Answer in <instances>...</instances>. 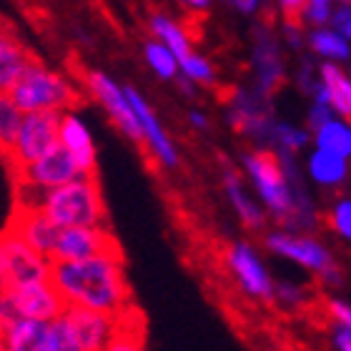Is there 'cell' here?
Here are the masks:
<instances>
[{
  "mask_svg": "<svg viewBox=\"0 0 351 351\" xmlns=\"http://www.w3.org/2000/svg\"><path fill=\"white\" fill-rule=\"evenodd\" d=\"M51 281L68 306H86L106 314H123L133 306L121 249L81 261H53Z\"/></svg>",
  "mask_w": 351,
  "mask_h": 351,
  "instance_id": "1",
  "label": "cell"
},
{
  "mask_svg": "<svg viewBox=\"0 0 351 351\" xmlns=\"http://www.w3.org/2000/svg\"><path fill=\"white\" fill-rule=\"evenodd\" d=\"M21 189H25V186H21ZM30 191L36 196H25L23 191H18L21 193L18 201L43 211L60 228L106 226V204H103L101 186L95 181V176H83V178H75L71 183H63L58 189Z\"/></svg>",
  "mask_w": 351,
  "mask_h": 351,
  "instance_id": "2",
  "label": "cell"
},
{
  "mask_svg": "<svg viewBox=\"0 0 351 351\" xmlns=\"http://www.w3.org/2000/svg\"><path fill=\"white\" fill-rule=\"evenodd\" d=\"M13 101L23 113H38V110H60L68 113L81 103V93L66 75L48 71L43 63L33 60L21 81L10 90Z\"/></svg>",
  "mask_w": 351,
  "mask_h": 351,
  "instance_id": "3",
  "label": "cell"
},
{
  "mask_svg": "<svg viewBox=\"0 0 351 351\" xmlns=\"http://www.w3.org/2000/svg\"><path fill=\"white\" fill-rule=\"evenodd\" d=\"M266 249L281 258H289L301 269L316 274L326 284H341V271H339V263L334 261V254L314 236L289 231V228L271 231L266 236Z\"/></svg>",
  "mask_w": 351,
  "mask_h": 351,
  "instance_id": "4",
  "label": "cell"
},
{
  "mask_svg": "<svg viewBox=\"0 0 351 351\" xmlns=\"http://www.w3.org/2000/svg\"><path fill=\"white\" fill-rule=\"evenodd\" d=\"M60 121L63 113L60 110H38V113H25L21 125V133L15 138L13 151L3 158L8 163L10 173L18 169L28 166V163L38 161L40 156L60 143Z\"/></svg>",
  "mask_w": 351,
  "mask_h": 351,
  "instance_id": "5",
  "label": "cell"
},
{
  "mask_svg": "<svg viewBox=\"0 0 351 351\" xmlns=\"http://www.w3.org/2000/svg\"><path fill=\"white\" fill-rule=\"evenodd\" d=\"M53 261L25 243L13 231L0 234V289H15V286L51 278Z\"/></svg>",
  "mask_w": 351,
  "mask_h": 351,
  "instance_id": "6",
  "label": "cell"
},
{
  "mask_svg": "<svg viewBox=\"0 0 351 351\" xmlns=\"http://www.w3.org/2000/svg\"><path fill=\"white\" fill-rule=\"evenodd\" d=\"M226 266L234 281L246 296L258 301H274L276 281L271 276L269 266L258 256V251L246 241H234L226 249Z\"/></svg>",
  "mask_w": 351,
  "mask_h": 351,
  "instance_id": "7",
  "label": "cell"
},
{
  "mask_svg": "<svg viewBox=\"0 0 351 351\" xmlns=\"http://www.w3.org/2000/svg\"><path fill=\"white\" fill-rule=\"evenodd\" d=\"M83 83L90 90L95 101L101 103L110 121L125 133V138H131L133 143H143V131H141L138 116L131 106V98L125 93L123 86H118L116 81H110L108 75L101 71H86L83 73Z\"/></svg>",
  "mask_w": 351,
  "mask_h": 351,
  "instance_id": "8",
  "label": "cell"
},
{
  "mask_svg": "<svg viewBox=\"0 0 351 351\" xmlns=\"http://www.w3.org/2000/svg\"><path fill=\"white\" fill-rule=\"evenodd\" d=\"M13 176H15V181H18V186L36 189V191H48V189H58L63 183L75 181V178H83V176H88V173H83L78 161L58 143L53 151L40 156L38 161L18 169Z\"/></svg>",
  "mask_w": 351,
  "mask_h": 351,
  "instance_id": "9",
  "label": "cell"
},
{
  "mask_svg": "<svg viewBox=\"0 0 351 351\" xmlns=\"http://www.w3.org/2000/svg\"><path fill=\"white\" fill-rule=\"evenodd\" d=\"M78 341L81 351H103L118 331V314H106L86 306H66L60 316Z\"/></svg>",
  "mask_w": 351,
  "mask_h": 351,
  "instance_id": "10",
  "label": "cell"
},
{
  "mask_svg": "<svg viewBox=\"0 0 351 351\" xmlns=\"http://www.w3.org/2000/svg\"><path fill=\"white\" fill-rule=\"evenodd\" d=\"M15 301V308L23 319H36V322H56L66 311V299L60 296L51 278L43 281H30V284L8 289Z\"/></svg>",
  "mask_w": 351,
  "mask_h": 351,
  "instance_id": "11",
  "label": "cell"
},
{
  "mask_svg": "<svg viewBox=\"0 0 351 351\" xmlns=\"http://www.w3.org/2000/svg\"><path fill=\"white\" fill-rule=\"evenodd\" d=\"M8 231L18 234L25 243H30L36 251H40L43 256H48L53 261V251L58 246L60 231L63 228L58 223H53L43 211H38L33 206L15 201L13 216L8 221Z\"/></svg>",
  "mask_w": 351,
  "mask_h": 351,
  "instance_id": "12",
  "label": "cell"
},
{
  "mask_svg": "<svg viewBox=\"0 0 351 351\" xmlns=\"http://www.w3.org/2000/svg\"><path fill=\"white\" fill-rule=\"evenodd\" d=\"M116 236L106 226H73L63 228L58 246L53 251V261H81V258L98 256L106 251H118Z\"/></svg>",
  "mask_w": 351,
  "mask_h": 351,
  "instance_id": "13",
  "label": "cell"
},
{
  "mask_svg": "<svg viewBox=\"0 0 351 351\" xmlns=\"http://www.w3.org/2000/svg\"><path fill=\"white\" fill-rule=\"evenodd\" d=\"M125 93H128L133 110H136V116H138L141 131H143V146L151 151V156L156 158L158 166H163V169H176V166H178V151H176L173 141L169 138V133H166V128L161 125L158 116L154 113V108L148 106V101L136 90V88L125 86Z\"/></svg>",
  "mask_w": 351,
  "mask_h": 351,
  "instance_id": "14",
  "label": "cell"
},
{
  "mask_svg": "<svg viewBox=\"0 0 351 351\" xmlns=\"http://www.w3.org/2000/svg\"><path fill=\"white\" fill-rule=\"evenodd\" d=\"M254 71H256V90L263 98H271L286 81V68L281 58V48L271 33H256L254 48Z\"/></svg>",
  "mask_w": 351,
  "mask_h": 351,
  "instance_id": "15",
  "label": "cell"
},
{
  "mask_svg": "<svg viewBox=\"0 0 351 351\" xmlns=\"http://www.w3.org/2000/svg\"><path fill=\"white\" fill-rule=\"evenodd\" d=\"M60 146L66 148L68 154L73 156L78 166L83 169V173L95 176V143L90 136V128L86 125L75 110L63 113L60 121Z\"/></svg>",
  "mask_w": 351,
  "mask_h": 351,
  "instance_id": "16",
  "label": "cell"
},
{
  "mask_svg": "<svg viewBox=\"0 0 351 351\" xmlns=\"http://www.w3.org/2000/svg\"><path fill=\"white\" fill-rule=\"evenodd\" d=\"M223 191L228 196V204L236 211V216L241 219V223L251 231H258L266 223V216H263V208L256 198L251 196L246 186L241 181V173L234 169V166H226L223 169Z\"/></svg>",
  "mask_w": 351,
  "mask_h": 351,
  "instance_id": "17",
  "label": "cell"
},
{
  "mask_svg": "<svg viewBox=\"0 0 351 351\" xmlns=\"http://www.w3.org/2000/svg\"><path fill=\"white\" fill-rule=\"evenodd\" d=\"M304 171L316 186L322 189H339L349 181L351 166L346 156L331 154V151H322V148H314L311 154L306 156V163H304Z\"/></svg>",
  "mask_w": 351,
  "mask_h": 351,
  "instance_id": "18",
  "label": "cell"
},
{
  "mask_svg": "<svg viewBox=\"0 0 351 351\" xmlns=\"http://www.w3.org/2000/svg\"><path fill=\"white\" fill-rule=\"evenodd\" d=\"M8 351H48L51 339V322H36V319H21L3 334Z\"/></svg>",
  "mask_w": 351,
  "mask_h": 351,
  "instance_id": "19",
  "label": "cell"
},
{
  "mask_svg": "<svg viewBox=\"0 0 351 351\" xmlns=\"http://www.w3.org/2000/svg\"><path fill=\"white\" fill-rule=\"evenodd\" d=\"M33 60L36 58L13 36L3 38L0 40V93H10Z\"/></svg>",
  "mask_w": 351,
  "mask_h": 351,
  "instance_id": "20",
  "label": "cell"
},
{
  "mask_svg": "<svg viewBox=\"0 0 351 351\" xmlns=\"http://www.w3.org/2000/svg\"><path fill=\"white\" fill-rule=\"evenodd\" d=\"M103 351H146V339H143V316L136 306L125 308L118 314V331L110 339V344Z\"/></svg>",
  "mask_w": 351,
  "mask_h": 351,
  "instance_id": "21",
  "label": "cell"
},
{
  "mask_svg": "<svg viewBox=\"0 0 351 351\" xmlns=\"http://www.w3.org/2000/svg\"><path fill=\"white\" fill-rule=\"evenodd\" d=\"M319 78L329 88L331 108L337 110V116L351 121V75H346L334 60H326L319 68Z\"/></svg>",
  "mask_w": 351,
  "mask_h": 351,
  "instance_id": "22",
  "label": "cell"
},
{
  "mask_svg": "<svg viewBox=\"0 0 351 351\" xmlns=\"http://www.w3.org/2000/svg\"><path fill=\"white\" fill-rule=\"evenodd\" d=\"M351 40H346L341 33L334 28H316L308 33V45L316 56H322L324 60H349L351 58Z\"/></svg>",
  "mask_w": 351,
  "mask_h": 351,
  "instance_id": "23",
  "label": "cell"
},
{
  "mask_svg": "<svg viewBox=\"0 0 351 351\" xmlns=\"http://www.w3.org/2000/svg\"><path fill=\"white\" fill-rule=\"evenodd\" d=\"M151 30H154L156 40L166 43L171 51L176 53L178 63H181L186 56H191V53H193L189 33H186V30H183L176 21H171L169 15H154V18H151Z\"/></svg>",
  "mask_w": 351,
  "mask_h": 351,
  "instance_id": "24",
  "label": "cell"
},
{
  "mask_svg": "<svg viewBox=\"0 0 351 351\" xmlns=\"http://www.w3.org/2000/svg\"><path fill=\"white\" fill-rule=\"evenodd\" d=\"M23 118H25V113L18 108V103L13 101V95L0 93V156H3V158L13 151L15 138H18V133H21Z\"/></svg>",
  "mask_w": 351,
  "mask_h": 351,
  "instance_id": "25",
  "label": "cell"
},
{
  "mask_svg": "<svg viewBox=\"0 0 351 351\" xmlns=\"http://www.w3.org/2000/svg\"><path fill=\"white\" fill-rule=\"evenodd\" d=\"M311 141L314 148L322 151H331V154L346 156L349 158V123L344 118H331L329 123L319 125L316 131H311Z\"/></svg>",
  "mask_w": 351,
  "mask_h": 351,
  "instance_id": "26",
  "label": "cell"
},
{
  "mask_svg": "<svg viewBox=\"0 0 351 351\" xmlns=\"http://www.w3.org/2000/svg\"><path fill=\"white\" fill-rule=\"evenodd\" d=\"M308 141H311L308 131H304V128H299V125L286 123V121H274L269 148H274L276 154L296 156L308 146Z\"/></svg>",
  "mask_w": 351,
  "mask_h": 351,
  "instance_id": "27",
  "label": "cell"
},
{
  "mask_svg": "<svg viewBox=\"0 0 351 351\" xmlns=\"http://www.w3.org/2000/svg\"><path fill=\"white\" fill-rule=\"evenodd\" d=\"M143 56H146V63L151 66V71L163 81H173L181 73V63L176 58V53L161 40H148L146 48H143Z\"/></svg>",
  "mask_w": 351,
  "mask_h": 351,
  "instance_id": "28",
  "label": "cell"
},
{
  "mask_svg": "<svg viewBox=\"0 0 351 351\" xmlns=\"http://www.w3.org/2000/svg\"><path fill=\"white\" fill-rule=\"evenodd\" d=\"M326 223L339 239L351 241V198H339L331 204V208L326 211Z\"/></svg>",
  "mask_w": 351,
  "mask_h": 351,
  "instance_id": "29",
  "label": "cell"
},
{
  "mask_svg": "<svg viewBox=\"0 0 351 351\" xmlns=\"http://www.w3.org/2000/svg\"><path fill=\"white\" fill-rule=\"evenodd\" d=\"M181 75L191 78L193 83H201V86H213L216 83V71L204 56L198 53H191L181 60Z\"/></svg>",
  "mask_w": 351,
  "mask_h": 351,
  "instance_id": "30",
  "label": "cell"
},
{
  "mask_svg": "<svg viewBox=\"0 0 351 351\" xmlns=\"http://www.w3.org/2000/svg\"><path fill=\"white\" fill-rule=\"evenodd\" d=\"M306 289H301L299 284H291V281H276V291H274V299L281 301L284 306L289 308H299L301 304H306Z\"/></svg>",
  "mask_w": 351,
  "mask_h": 351,
  "instance_id": "31",
  "label": "cell"
},
{
  "mask_svg": "<svg viewBox=\"0 0 351 351\" xmlns=\"http://www.w3.org/2000/svg\"><path fill=\"white\" fill-rule=\"evenodd\" d=\"M278 8L284 13L286 25H301V23L306 21L308 0H278Z\"/></svg>",
  "mask_w": 351,
  "mask_h": 351,
  "instance_id": "32",
  "label": "cell"
},
{
  "mask_svg": "<svg viewBox=\"0 0 351 351\" xmlns=\"http://www.w3.org/2000/svg\"><path fill=\"white\" fill-rule=\"evenodd\" d=\"M331 15H334L331 0H308L306 21L311 25H326V23H331Z\"/></svg>",
  "mask_w": 351,
  "mask_h": 351,
  "instance_id": "33",
  "label": "cell"
},
{
  "mask_svg": "<svg viewBox=\"0 0 351 351\" xmlns=\"http://www.w3.org/2000/svg\"><path fill=\"white\" fill-rule=\"evenodd\" d=\"M331 25H334V30L341 33L346 40H351V0H341V5L331 15Z\"/></svg>",
  "mask_w": 351,
  "mask_h": 351,
  "instance_id": "34",
  "label": "cell"
},
{
  "mask_svg": "<svg viewBox=\"0 0 351 351\" xmlns=\"http://www.w3.org/2000/svg\"><path fill=\"white\" fill-rule=\"evenodd\" d=\"M308 125H311V131H316L319 125L329 123L331 118H337V110L326 106V103H311V108H308Z\"/></svg>",
  "mask_w": 351,
  "mask_h": 351,
  "instance_id": "35",
  "label": "cell"
},
{
  "mask_svg": "<svg viewBox=\"0 0 351 351\" xmlns=\"http://www.w3.org/2000/svg\"><path fill=\"white\" fill-rule=\"evenodd\" d=\"M329 316L337 324H344L346 329H351V304L341 299H329Z\"/></svg>",
  "mask_w": 351,
  "mask_h": 351,
  "instance_id": "36",
  "label": "cell"
},
{
  "mask_svg": "<svg viewBox=\"0 0 351 351\" xmlns=\"http://www.w3.org/2000/svg\"><path fill=\"white\" fill-rule=\"evenodd\" d=\"M331 341L337 346V351H351V329H346L344 324H337L331 326Z\"/></svg>",
  "mask_w": 351,
  "mask_h": 351,
  "instance_id": "37",
  "label": "cell"
},
{
  "mask_svg": "<svg viewBox=\"0 0 351 351\" xmlns=\"http://www.w3.org/2000/svg\"><path fill=\"white\" fill-rule=\"evenodd\" d=\"M228 3H231V5L243 15L256 13V8H258V0H228Z\"/></svg>",
  "mask_w": 351,
  "mask_h": 351,
  "instance_id": "38",
  "label": "cell"
},
{
  "mask_svg": "<svg viewBox=\"0 0 351 351\" xmlns=\"http://www.w3.org/2000/svg\"><path fill=\"white\" fill-rule=\"evenodd\" d=\"M286 40L291 48H301V25H286Z\"/></svg>",
  "mask_w": 351,
  "mask_h": 351,
  "instance_id": "39",
  "label": "cell"
},
{
  "mask_svg": "<svg viewBox=\"0 0 351 351\" xmlns=\"http://www.w3.org/2000/svg\"><path fill=\"white\" fill-rule=\"evenodd\" d=\"M189 123L193 125V128H198V131H206V128H208V118H206L201 110H191V113H189Z\"/></svg>",
  "mask_w": 351,
  "mask_h": 351,
  "instance_id": "40",
  "label": "cell"
},
{
  "mask_svg": "<svg viewBox=\"0 0 351 351\" xmlns=\"http://www.w3.org/2000/svg\"><path fill=\"white\" fill-rule=\"evenodd\" d=\"M186 5L196 8V10H204V8H208V0H183Z\"/></svg>",
  "mask_w": 351,
  "mask_h": 351,
  "instance_id": "41",
  "label": "cell"
},
{
  "mask_svg": "<svg viewBox=\"0 0 351 351\" xmlns=\"http://www.w3.org/2000/svg\"><path fill=\"white\" fill-rule=\"evenodd\" d=\"M8 36H10V33H8V30L3 28V25H0V40H3V38H8Z\"/></svg>",
  "mask_w": 351,
  "mask_h": 351,
  "instance_id": "42",
  "label": "cell"
},
{
  "mask_svg": "<svg viewBox=\"0 0 351 351\" xmlns=\"http://www.w3.org/2000/svg\"><path fill=\"white\" fill-rule=\"evenodd\" d=\"M0 351H8V346H5V339H3V334H0Z\"/></svg>",
  "mask_w": 351,
  "mask_h": 351,
  "instance_id": "43",
  "label": "cell"
},
{
  "mask_svg": "<svg viewBox=\"0 0 351 351\" xmlns=\"http://www.w3.org/2000/svg\"><path fill=\"white\" fill-rule=\"evenodd\" d=\"M349 158H351V121H349Z\"/></svg>",
  "mask_w": 351,
  "mask_h": 351,
  "instance_id": "44",
  "label": "cell"
},
{
  "mask_svg": "<svg viewBox=\"0 0 351 351\" xmlns=\"http://www.w3.org/2000/svg\"><path fill=\"white\" fill-rule=\"evenodd\" d=\"M349 75H351V73H349Z\"/></svg>",
  "mask_w": 351,
  "mask_h": 351,
  "instance_id": "45",
  "label": "cell"
}]
</instances>
